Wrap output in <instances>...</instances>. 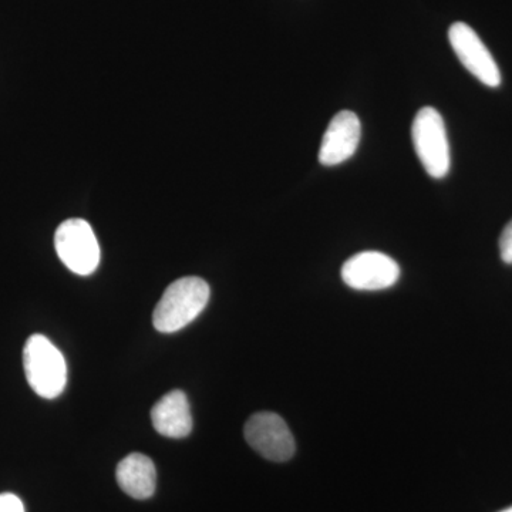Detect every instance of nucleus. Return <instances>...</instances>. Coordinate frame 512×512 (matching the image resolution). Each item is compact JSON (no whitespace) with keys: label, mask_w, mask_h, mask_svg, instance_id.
Returning a JSON list of instances; mask_svg holds the SVG:
<instances>
[{"label":"nucleus","mask_w":512,"mask_h":512,"mask_svg":"<svg viewBox=\"0 0 512 512\" xmlns=\"http://www.w3.org/2000/svg\"><path fill=\"white\" fill-rule=\"evenodd\" d=\"M210 286L204 279L187 276L178 279L165 289L163 298L154 309V328L161 333H174L190 325L208 301Z\"/></svg>","instance_id":"obj_1"},{"label":"nucleus","mask_w":512,"mask_h":512,"mask_svg":"<svg viewBox=\"0 0 512 512\" xmlns=\"http://www.w3.org/2000/svg\"><path fill=\"white\" fill-rule=\"evenodd\" d=\"M26 379L43 399H56L67 383V365L59 349L46 336L33 335L23 350Z\"/></svg>","instance_id":"obj_2"},{"label":"nucleus","mask_w":512,"mask_h":512,"mask_svg":"<svg viewBox=\"0 0 512 512\" xmlns=\"http://www.w3.org/2000/svg\"><path fill=\"white\" fill-rule=\"evenodd\" d=\"M414 150L431 178L443 180L450 173L451 156L446 124L433 107L419 110L413 121Z\"/></svg>","instance_id":"obj_3"},{"label":"nucleus","mask_w":512,"mask_h":512,"mask_svg":"<svg viewBox=\"0 0 512 512\" xmlns=\"http://www.w3.org/2000/svg\"><path fill=\"white\" fill-rule=\"evenodd\" d=\"M55 247L60 261L77 275H92L100 264V245L89 222L73 218L57 228Z\"/></svg>","instance_id":"obj_4"},{"label":"nucleus","mask_w":512,"mask_h":512,"mask_svg":"<svg viewBox=\"0 0 512 512\" xmlns=\"http://www.w3.org/2000/svg\"><path fill=\"white\" fill-rule=\"evenodd\" d=\"M245 440L256 453L274 463H285L295 454V439L288 424L275 413H256L245 424Z\"/></svg>","instance_id":"obj_5"},{"label":"nucleus","mask_w":512,"mask_h":512,"mask_svg":"<svg viewBox=\"0 0 512 512\" xmlns=\"http://www.w3.org/2000/svg\"><path fill=\"white\" fill-rule=\"evenodd\" d=\"M342 279L355 291H384L399 281L400 266L382 252H360L342 266Z\"/></svg>","instance_id":"obj_6"},{"label":"nucleus","mask_w":512,"mask_h":512,"mask_svg":"<svg viewBox=\"0 0 512 512\" xmlns=\"http://www.w3.org/2000/svg\"><path fill=\"white\" fill-rule=\"evenodd\" d=\"M448 40L468 72L488 87L500 86L501 73L490 50L467 23L456 22L448 30Z\"/></svg>","instance_id":"obj_7"},{"label":"nucleus","mask_w":512,"mask_h":512,"mask_svg":"<svg viewBox=\"0 0 512 512\" xmlns=\"http://www.w3.org/2000/svg\"><path fill=\"white\" fill-rule=\"evenodd\" d=\"M362 138V124L353 111H339L323 136L319 161L325 167H335L355 156Z\"/></svg>","instance_id":"obj_8"},{"label":"nucleus","mask_w":512,"mask_h":512,"mask_svg":"<svg viewBox=\"0 0 512 512\" xmlns=\"http://www.w3.org/2000/svg\"><path fill=\"white\" fill-rule=\"evenodd\" d=\"M154 429L168 439H184L192 430L190 402L181 390L165 394L151 410Z\"/></svg>","instance_id":"obj_9"},{"label":"nucleus","mask_w":512,"mask_h":512,"mask_svg":"<svg viewBox=\"0 0 512 512\" xmlns=\"http://www.w3.org/2000/svg\"><path fill=\"white\" fill-rule=\"evenodd\" d=\"M121 490L136 500H147L156 493L157 471L150 457L133 453L120 461L116 471Z\"/></svg>","instance_id":"obj_10"},{"label":"nucleus","mask_w":512,"mask_h":512,"mask_svg":"<svg viewBox=\"0 0 512 512\" xmlns=\"http://www.w3.org/2000/svg\"><path fill=\"white\" fill-rule=\"evenodd\" d=\"M500 255L505 264L512 265V220L508 222L501 234Z\"/></svg>","instance_id":"obj_11"},{"label":"nucleus","mask_w":512,"mask_h":512,"mask_svg":"<svg viewBox=\"0 0 512 512\" xmlns=\"http://www.w3.org/2000/svg\"><path fill=\"white\" fill-rule=\"evenodd\" d=\"M0 512H25V505L18 495L0 494Z\"/></svg>","instance_id":"obj_12"},{"label":"nucleus","mask_w":512,"mask_h":512,"mask_svg":"<svg viewBox=\"0 0 512 512\" xmlns=\"http://www.w3.org/2000/svg\"><path fill=\"white\" fill-rule=\"evenodd\" d=\"M500 512H512V507L507 508V510H503V511H500Z\"/></svg>","instance_id":"obj_13"}]
</instances>
